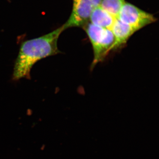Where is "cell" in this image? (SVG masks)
I'll use <instances>...</instances> for the list:
<instances>
[{
    "mask_svg": "<svg viewBox=\"0 0 159 159\" xmlns=\"http://www.w3.org/2000/svg\"><path fill=\"white\" fill-rule=\"evenodd\" d=\"M116 19L99 6L91 12L89 22L95 25L111 29Z\"/></svg>",
    "mask_w": 159,
    "mask_h": 159,
    "instance_id": "obj_6",
    "label": "cell"
},
{
    "mask_svg": "<svg viewBox=\"0 0 159 159\" xmlns=\"http://www.w3.org/2000/svg\"><path fill=\"white\" fill-rule=\"evenodd\" d=\"M125 2V0H101L99 6L116 18Z\"/></svg>",
    "mask_w": 159,
    "mask_h": 159,
    "instance_id": "obj_7",
    "label": "cell"
},
{
    "mask_svg": "<svg viewBox=\"0 0 159 159\" xmlns=\"http://www.w3.org/2000/svg\"><path fill=\"white\" fill-rule=\"evenodd\" d=\"M111 30L115 39L113 50L123 47L131 36L137 31L132 27L122 22L118 18L115 20Z\"/></svg>",
    "mask_w": 159,
    "mask_h": 159,
    "instance_id": "obj_5",
    "label": "cell"
},
{
    "mask_svg": "<svg viewBox=\"0 0 159 159\" xmlns=\"http://www.w3.org/2000/svg\"><path fill=\"white\" fill-rule=\"evenodd\" d=\"M101 0H73L70 16L63 25L64 30L73 27L82 28L89 22L92 11L99 6Z\"/></svg>",
    "mask_w": 159,
    "mask_h": 159,
    "instance_id": "obj_4",
    "label": "cell"
},
{
    "mask_svg": "<svg viewBox=\"0 0 159 159\" xmlns=\"http://www.w3.org/2000/svg\"><path fill=\"white\" fill-rule=\"evenodd\" d=\"M64 30L62 25L48 34L22 43L15 62L12 79H30L31 69L38 61L61 53L57 41Z\"/></svg>",
    "mask_w": 159,
    "mask_h": 159,
    "instance_id": "obj_1",
    "label": "cell"
},
{
    "mask_svg": "<svg viewBox=\"0 0 159 159\" xmlns=\"http://www.w3.org/2000/svg\"><path fill=\"white\" fill-rule=\"evenodd\" d=\"M117 18L137 31L157 20L153 15L126 2L122 6Z\"/></svg>",
    "mask_w": 159,
    "mask_h": 159,
    "instance_id": "obj_3",
    "label": "cell"
},
{
    "mask_svg": "<svg viewBox=\"0 0 159 159\" xmlns=\"http://www.w3.org/2000/svg\"><path fill=\"white\" fill-rule=\"evenodd\" d=\"M82 29L87 34L93 47L94 57L91 68L93 69L113 50L115 37L111 29L95 25L90 22L85 24Z\"/></svg>",
    "mask_w": 159,
    "mask_h": 159,
    "instance_id": "obj_2",
    "label": "cell"
}]
</instances>
